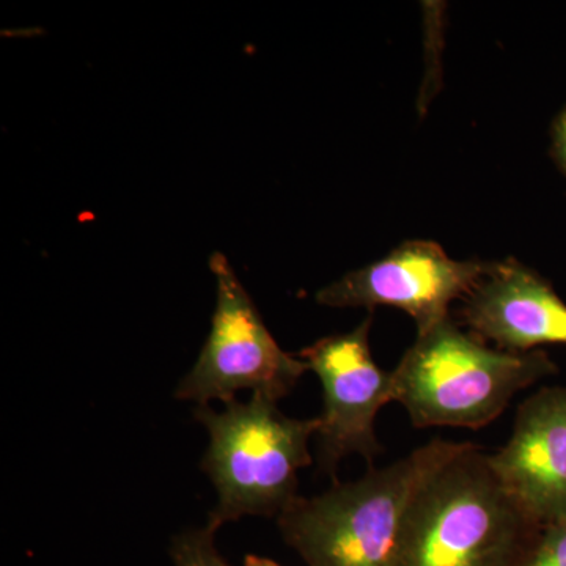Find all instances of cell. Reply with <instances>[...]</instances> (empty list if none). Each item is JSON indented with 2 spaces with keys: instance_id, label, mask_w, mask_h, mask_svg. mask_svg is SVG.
Returning <instances> with one entry per match:
<instances>
[{
  "instance_id": "cell-1",
  "label": "cell",
  "mask_w": 566,
  "mask_h": 566,
  "mask_svg": "<svg viewBox=\"0 0 566 566\" xmlns=\"http://www.w3.org/2000/svg\"><path fill=\"white\" fill-rule=\"evenodd\" d=\"M542 531L490 453L465 442L416 491L390 566H526Z\"/></svg>"
},
{
  "instance_id": "cell-2",
  "label": "cell",
  "mask_w": 566,
  "mask_h": 566,
  "mask_svg": "<svg viewBox=\"0 0 566 566\" xmlns=\"http://www.w3.org/2000/svg\"><path fill=\"white\" fill-rule=\"evenodd\" d=\"M557 374L543 349L506 353L447 318L417 334L392 370L394 401L417 428L479 430L504 415L515 395Z\"/></svg>"
},
{
  "instance_id": "cell-3",
  "label": "cell",
  "mask_w": 566,
  "mask_h": 566,
  "mask_svg": "<svg viewBox=\"0 0 566 566\" xmlns=\"http://www.w3.org/2000/svg\"><path fill=\"white\" fill-rule=\"evenodd\" d=\"M465 442L433 439L363 479L300 497L277 517L279 531L307 566H390L409 502L424 479Z\"/></svg>"
},
{
  "instance_id": "cell-4",
  "label": "cell",
  "mask_w": 566,
  "mask_h": 566,
  "mask_svg": "<svg viewBox=\"0 0 566 566\" xmlns=\"http://www.w3.org/2000/svg\"><path fill=\"white\" fill-rule=\"evenodd\" d=\"M223 405L222 411L205 405L193 412L210 436L202 469L218 491L208 526L219 531L244 516L277 520L297 497L301 469L312 464L308 442L318 419L285 416L262 395Z\"/></svg>"
},
{
  "instance_id": "cell-5",
  "label": "cell",
  "mask_w": 566,
  "mask_h": 566,
  "mask_svg": "<svg viewBox=\"0 0 566 566\" xmlns=\"http://www.w3.org/2000/svg\"><path fill=\"white\" fill-rule=\"evenodd\" d=\"M216 277L214 315L199 359L181 379L175 398L199 406L229 403L241 390L279 401L308 370L307 364L283 352L259 308L222 252L210 256Z\"/></svg>"
},
{
  "instance_id": "cell-6",
  "label": "cell",
  "mask_w": 566,
  "mask_h": 566,
  "mask_svg": "<svg viewBox=\"0 0 566 566\" xmlns=\"http://www.w3.org/2000/svg\"><path fill=\"white\" fill-rule=\"evenodd\" d=\"M371 326L370 314L349 333L327 335L297 354L322 382L318 465L331 476L346 457H363L371 465L385 452L375 423L382 406L394 401L392 371L374 359Z\"/></svg>"
},
{
  "instance_id": "cell-7",
  "label": "cell",
  "mask_w": 566,
  "mask_h": 566,
  "mask_svg": "<svg viewBox=\"0 0 566 566\" xmlns=\"http://www.w3.org/2000/svg\"><path fill=\"white\" fill-rule=\"evenodd\" d=\"M490 266L485 260L452 259L434 241L409 240L318 290L315 300L333 308H398L423 334L450 318V305L463 301Z\"/></svg>"
},
{
  "instance_id": "cell-8",
  "label": "cell",
  "mask_w": 566,
  "mask_h": 566,
  "mask_svg": "<svg viewBox=\"0 0 566 566\" xmlns=\"http://www.w3.org/2000/svg\"><path fill=\"white\" fill-rule=\"evenodd\" d=\"M506 490L543 527L566 521V387H543L520 405L504 447L490 453Z\"/></svg>"
},
{
  "instance_id": "cell-9",
  "label": "cell",
  "mask_w": 566,
  "mask_h": 566,
  "mask_svg": "<svg viewBox=\"0 0 566 566\" xmlns=\"http://www.w3.org/2000/svg\"><path fill=\"white\" fill-rule=\"evenodd\" d=\"M461 318L472 334L506 353H531L543 345H566V304L532 268L505 259L463 300Z\"/></svg>"
},
{
  "instance_id": "cell-10",
  "label": "cell",
  "mask_w": 566,
  "mask_h": 566,
  "mask_svg": "<svg viewBox=\"0 0 566 566\" xmlns=\"http://www.w3.org/2000/svg\"><path fill=\"white\" fill-rule=\"evenodd\" d=\"M216 528H189L174 536L170 557L175 566H232L216 547Z\"/></svg>"
},
{
  "instance_id": "cell-11",
  "label": "cell",
  "mask_w": 566,
  "mask_h": 566,
  "mask_svg": "<svg viewBox=\"0 0 566 566\" xmlns=\"http://www.w3.org/2000/svg\"><path fill=\"white\" fill-rule=\"evenodd\" d=\"M526 566H566V521L543 527Z\"/></svg>"
},
{
  "instance_id": "cell-12",
  "label": "cell",
  "mask_w": 566,
  "mask_h": 566,
  "mask_svg": "<svg viewBox=\"0 0 566 566\" xmlns=\"http://www.w3.org/2000/svg\"><path fill=\"white\" fill-rule=\"evenodd\" d=\"M551 156L566 177V106L558 111L551 125Z\"/></svg>"
},
{
  "instance_id": "cell-13",
  "label": "cell",
  "mask_w": 566,
  "mask_h": 566,
  "mask_svg": "<svg viewBox=\"0 0 566 566\" xmlns=\"http://www.w3.org/2000/svg\"><path fill=\"white\" fill-rule=\"evenodd\" d=\"M244 566H282L279 565L277 562L273 560V558H266L262 556H248L244 558Z\"/></svg>"
}]
</instances>
